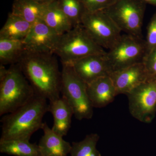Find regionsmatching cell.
<instances>
[{"label":"cell","instance_id":"cell-1","mask_svg":"<svg viewBox=\"0 0 156 156\" xmlns=\"http://www.w3.org/2000/svg\"><path fill=\"white\" fill-rule=\"evenodd\" d=\"M54 55L25 51L17 63L35 95L49 101L61 94V71Z\"/></svg>","mask_w":156,"mask_h":156},{"label":"cell","instance_id":"cell-2","mask_svg":"<svg viewBox=\"0 0 156 156\" xmlns=\"http://www.w3.org/2000/svg\"><path fill=\"white\" fill-rule=\"evenodd\" d=\"M47 100L35 95L23 106L4 115L1 120L0 140H30L36 131L41 129L43 118L48 112Z\"/></svg>","mask_w":156,"mask_h":156},{"label":"cell","instance_id":"cell-3","mask_svg":"<svg viewBox=\"0 0 156 156\" xmlns=\"http://www.w3.org/2000/svg\"><path fill=\"white\" fill-rule=\"evenodd\" d=\"M34 91L18 63L9 69L0 66V115L10 113L28 102Z\"/></svg>","mask_w":156,"mask_h":156},{"label":"cell","instance_id":"cell-4","mask_svg":"<svg viewBox=\"0 0 156 156\" xmlns=\"http://www.w3.org/2000/svg\"><path fill=\"white\" fill-rule=\"evenodd\" d=\"M106 53L93 41L82 24L60 36L54 53L60 58L62 65L71 64L87 56Z\"/></svg>","mask_w":156,"mask_h":156},{"label":"cell","instance_id":"cell-5","mask_svg":"<svg viewBox=\"0 0 156 156\" xmlns=\"http://www.w3.org/2000/svg\"><path fill=\"white\" fill-rule=\"evenodd\" d=\"M61 94L73 111L77 119H90L93 107L89 100L87 84L76 73L71 64H62Z\"/></svg>","mask_w":156,"mask_h":156},{"label":"cell","instance_id":"cell-6","mask_svg":"<svg viewBox=\"0 0 156 156\" xmlns=\"http://www.w3.org/2000/svg\"><path fill=\"white\" fill-rule=\"evenodd\" d=\"M146 4L140 0H115L103 10L121 31L142 38V27Z\"/></svg>","mask_w":156,"mask_h":156},{"label":"cell","instance_id":"cell-7","mask_svg":"<svg viewBox=\"0 0 156 156\" xmlns=\"http://www.w3.org/2000/svg\"><path fill=\"white\" fill-rule=\"evenodd\" d=\"M147 54L145 40L126 34L107 52L106 57L111 73L143 62Z\"/></svg>","mask_w":156,"mask_h":156},{"label":"cell","instance_id":"cell-8","mask_svg":"<svg viewBox=\"0 0 156 156\" xmlns=\"http://www.w3.org/2000/svg\"><path fill=\"white\" fill-rule=\"evenodd\" d=\"M126 95L131 115L142 122H151L156 113V76H149Z\"/></svg>","mask_w":156,"mask_h":156},{"label":"cell","instance_id":"cell-9","mask_svg":"<svg viewBox=\"0 0 156 156\" xmlns=\"http://www.w3.org/2000/svg\"><path fill=\"white\" fill-rule=\"evenodd\" d=\"M81 24L93 41L103 49H110L122 36L121 30L104 11H86Z\"/></svg>","mask_w":156,"mask_h":156},{"label":"cell","instance_id":"cell-10","mask_svg":"<svg viewBox=\"0 0 156 156\" xmlns=\"http://www.w3.org/2000/svg\"><path fill=\"white\" fill-rule=\"evenodd\" d=\"M60 36L41 20L33 24L23 42L27 52L54 54Z\"/></svg>","mask_w":156,"mask_h":156},{"label":"cell","instance_id":"cell-11","mask_svg":"<svg viewBox=\"0 0 156 156\" xmlns=\"http://www.w3.org/2000/svg\"><path fill=\"white\" fill-rule=\"evenodd\" d=\"M106 53L87 56L71 65L77 75L88 84L98 78L109 76L111 71Z\"/></svg>","mask_w":156,"mask_h":156},{"label":"cell","instance_id":"cell-12","mask_svg":"<svg viewBox=\"0 0 156 156\" xmlns=\"http://www.w3.org/2000/svg\"><path fill=\"white\" fill-rule=\"evenodd\" d=\"M117 95H127L149 76L143 62L111 73Z\"/></svg>","mask_w":156,"mask_h":156},{"label":"cell","instance_id":"cell-13","mask_svg":"<svg viewBox=\"0 0 156 156\" xmlns=\"http://www.w3.org/2000/svg\"><path fill=\"white\" fill-rule=\"evenodd\" d=\"M88 96L93 108H101L114 100L116 91L109 76L102 77L87 84Z\"/></svg>","mask_w":156,"mask_h":156},{"label":"cell","instance_id":"cell-14","mask_svg":"<svg viewBox=\"0 0 156 156\" xmlns=\"http://www.w3.org/2000/svg\"><path fill=\"white\" fill-rule=\"evenodd\" d=\"M41 129L44 134L38 145L42 156H67L70 154L72 145L63 136L54 132L46 122L43 123Z\"/></svg>","mask_w":156,"mask_h":156},{"label":"cell","instance_id":"cell-15","mask_svg":"<svg viewBox=\"0 0 156 156\" xmlns=\"http://www.w3.org/2000/svg\"><path fill=\"white\" fill-rule=\"evenodd\" d=\"M48 112L53 118L52 129L57 134L64 136L67 135L72 123L73 111L66 99L62 96L49 101Z\"/></svg>","mask_w":156,"mask_h":156},{"label":"cell","instance_id":"cell-16","mask_svg":"<svg viewBox=\"0 0 156 156\" xmlns=\"http://www.w3.org/2000/svg\"><path fill=\"white\" fill-rule=\"evenodd\" d=\"M48 6L35 0H14L11 13L33 24L43 20Z\"/></svg>","mask_w":156,"mask_h":156},{"label":"cell","instance_id":"cell-17","mask_svg":"<svg viewBox=\"0 0 156 156\" xmlns=\"http://www.w3.org/2000/svg\"><path fill=\"white\" fill-rule=\"evenodd\" d=\"M32 25L11 12L0 31V39L23 41L28 34Z\"/></svg>","mask_w":156,"mask_h":156},{"label":"cell","instance_id":"cell-18","mask_svg":"<svg viewBox=\"0 0 156 156\" xmlns=\"http://www.w3.org/2000/svg\"><path fill=\"white\" fill-rule=\"evenodd\" d=\"M43 20L59 35L73 27L69 20L58 7L56 1L48 5Z\"/></svg>","mask_w":156,"mask_h":156},{"label":"cell","instance_id":"cell-19","mask_svg":"<svg viewBox=\"0 0 156 156\" xmlns=\"http://www.w3.org/2000/svg\"><path fill=\"white\" fill-rule=\"evenodd\" d=\"M0 152L14 156H42L38 145L24 140H0Z\"/></svg>","mask_w":156,"mask_h":156},{"label":"cell","instance_id":"cell-20","mask_svg":"<svg viewBox=\"0 0 156 156\" xmlns=\"http://www.w3.org/2000/svg\"><path fill=\"white\" fill-rule=\"evenodd\" d=\"M25 51L22 41L0 39L1 65L18 63Z\"/></svg>","mask_w":156,"mask_h":156},{"label":"cell","instance_id":"cell-21","mask_svg":"<svg viewBox=\"0 0 156 156\" xmlns=\"http://www.w3.org/2000/svg\"><path fill=\"white\" fill-rule=\"evenodd\" d=\"M99 138L98 134L91 133L80 141L73 142L71 156H101L96 148Z\"/></svg>","mask_w":156,"mask_h":156},{"label":"cell","instance_id":"cell-22","mask_svg":"<svg viewBox=\"0 0 156 156\" xmlns=\"http://www.w3.org/2000/svg\"><path fill=\"white\" fill-rule=\"evenodd\" d=\"M56 2L73 27L81 24L82 17L87 11L81 0H56Z\"/></svg>","mask_w":156,"mask_h":156},{"label":"cell","instance_id":"cell-23","mask_svg":"<svg viewBox=\"0 0 156 156\" xmlns=\"http://www.w3.org/2000/svg\"><path fill=\"white\" fill-rule=\"evenodd\" d=\"M145 41L147 53L156 48V11L147 26V34Z\"/></svg>","mask_w":156,"mask_h":156},{"label":"cell","instance_id":"cell-24","mask_svg":"<svg viewBox=\"0 0 156 156\" xmlns=\"http://www.w3.org/2000/svg\"><path fill=\"white\" fill-rule=\"evenodd\" d=\"M86 11L94 12L103 11L109 7L115 0H81Z\"/></svg>","mask_w":156,"mask_h":156},{"label":"cell","instance_id":"cell-25","mask_svg":"<svg viewBox=\"0 0 156 156\" xmlns=\"http://www.w3.org/2000/svg\"><path fill=\"white\" fill-rule=\"evenodd\" d=\"M143 63L149 76H156V48L148 53Z\"/></svg>","mask_w":156,"mask_h":156},{"label":"cell","instance_id":"cell-26","mask_svg":"<svg viewBox=\"0 0 156 156\" xmlns=\"http://www.w3.org/2000/svg\"><path fill=\"white\" fill-rule=\"evenodd\" d=\"M37 2L43 5H49L56 2V0H35Z\"/></svg>","mask_w":156,"mask_h":156},{"label":"cell","instance_id":"cell-27","mask_svg":"<svg viewBox=\"0 0 156 156\" xmlns=\"http://www.w3.org/2000/svg\"><path fill=\"white\" fill-rule=\"evenodd\" d=\"M146 4H150L156 7V0H140Z\"/></svg>","mask_w":156,"mask_h":156}]
</instances>
